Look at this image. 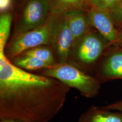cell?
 <instances>
[{
    "label": "cell",
    "instance_id": "1",
    "mask_svg": "<svg viewBox=\"0 0 122 122\" xmlns=\"http://www.w3.org/2000/svg\"><path fill=\"white\" fill-rule=\"evenodd\" d=\"M70 89L57 79L18 67L0 49V118L49 122L63 107Z\"/></svg>",
    "mask_w": 122,
    "mask_h": 122
},
{
    "label": "cell",
    "instance_id": "2",
    "mask_svg": "<svg viewBox=\"0 0 122 122\" xmlns=\"http://www.w3.org/2000/svg\"><path fill=\"white\" fill-rule=\"evenodd\" d=\"M42 75L57 79L70 88L77 90L81 95L87 98H94L99 94L100 81L96 77L85 73L68 61L50 66L42 70Z\"/></svg>",
    "mask_w": 122,
    "mask_h": 122
},
{
    "label": "cell",
    "instance_id": "3",
    "mask_svg": "<svg viewBox=\"0 0 122 122\" xmlns=\"http://www.w3.org/2000/svg\"><path fill=\"white\" fill-rule=\"evenodd\" d=\"M47 25L50 31L51 46L58 58L57 62L68 61L73 52L74 40L65 16L53 13Z\"/></svg>",
    "mask_w": 122,
    "mask_h": 122
},
{
    "label": "cell",
    "instance_id": "4",
    "mask_svg": "<svg viewBox=\"0 0 122 122\" xmlns=\"http://www.w3.org/2000/svg\"><path fill=\"white\" fill-rule=\"evenodd\" d=\"M40 45L51 46L50 31L47 24L33 30L16 33L5 46V54L11 61L26 50Z\"/></svg>",
    "mask_w": 122,
    "mask_h": 122
},
{
    "label": "cell",
    "instance_id": "5",
    "mask_svg": "<svg viewBox=\"0 0 122 122\" xmlns=\"http://www.w3.org/2000/svg\"><path fill=\"white\" fill-rule=\"evenodd\" d=\"M51 6L49 0H25L16 27V33L39 28L47 20Z\"/></svg>",
    "mask_w": 122,
    "mask_h": 122
},
{
    "label": "cell",
    "instance_id": "6",
    "mask_svg": "<svg viewBox=\"0 0 122 122\" xmlns=\"http://www.w3.org/2000/svg\"><path fill=\"white\" fill-rule=\"evenodd\" d=\"M104 48V44L98 36L88 34L75 48L76 61L73 64L81 67L94 65L101 56Z\"/></svg>",
    "mask_w": 122,
    "mask_h": 122
},
{
    "label": "cell",
    "instance_id": "7",
    "mask_svg": "<svg viewBox=\"0 0 122 122\" xmlns=\"http://www.w3.org/2000/svg\"><path fill=\"white\" fill-rule=\"evenodd\" d=\"M90 24L110 43L118 41V34L108 11L93 7L88 14Z\"/></svg>",
    "mask_w": 122,
    "mask_h": 122
},
{
    "label": "cell",
    "instance_id": "8",
    "mask_svg": "<svg viewBox=\"0 0 122 122\" xmlns=\"http://www.w3.org/2000/svg\"><path fill=\"white\" fill-rule=\"evenodd\" d=\"M100 81L122 79V50H116L107 57L97 70Z\"/></svg>",
    "mask_w": 122,
    "mask_h": 122
},
{
    "label": "cell",
    "instance_id": "9",
    "mask_svg": "<svg viewBox=\"0 0 122 122\" xmlns=\"http://www.w3.org/2000/svg\"><path fill=\"white\" fill-rule=\"evenodd\" d=\"M63 14L73 37V52L79 42L87 35L88 24L90 23L88 16L86 17L81 10H71Z\"/></svg>",
    "mask_w": 122,
    "mask_h": 122
},
{
    "label": "cell",
    "instance_id": "10",
    "mask_svg": "<svg viewBox=\"0 0 122 122\" xmlns=\"http://www.w3.org/2000/svg\"><path fill=\"white\" fill-rule=\"evenodd\" d=\"M78 122H122V113L92 106L80 116Z\"/></svg>",
    "mask_w": 122,
    "mask_h": 122
},
{
    "label": "cell",
    "instance_id": "11",
    "mask_svg": "<svg viewBox=\"0 0 122 122\" xmlns=\"http://www.w3.org/2000/svg\"><path fill=\"white\" fill-rule=\"evenodd\" d=\"M10 61L13 65L25 71L42 70L50 66L48 63L35 57L22 54L15 57Z\"/></svg>",
    "mask_w": 122,
    "mask_h": 122
},
{
    "label": "cell",
    "instance_id": "12",
    "mask_svg": "<svg viewBox=\"0 0 122 122\" xmlns=\"http://www.w3.org/2000/svg\"><path fill=\"white\" fill-rule=\"evenodd\" d=\"M51 11L54 14H63L74 10H81L84 0H49Z\"/></svg>",
    "mask_w": 122,
    "mask_h": 122
},
{
    "label": "cell",
    "instance_id": "13",
    "mask_svg": "<svg viewBox=\"0 0 122 122\" xmlns=\"http://www.w3.org/2000/svg\"><path fill=\"white\" fill-rule=\"evenodd\" d=\"M21 54L35 57L52 66L57 63L52 49L48 45H40L24 52Z\"/></svg>",
    "mask_w": 122,
    "mask_h": 122
},
{
    "label": "cell",
    "instance_id": "14",
    "mask_svg": "<svg viewBox=\"0 0 122 122\" xmlns=\"http://www.w3.org/2000/svg\"><path fill=\"white\" fill-rule=\"evenodd\" d=\"M12 22L10 14L5 12L0 16V49H4L9 38Z\"/></svg>",
    "mask_w": 122,
    "mask_h": 122
},
{
    "label": "cell",
    "instance_id": "15",
    "mask_svg": "<svg viewBox=\"0 0 122 122\" xmlns=\"http://www.w3.org/2000/svg\"><path fill=\"white\" fill-rule=\"evenodd\" d=\"M113 23L122 27V0H120L108 10Z\"/></svg>",
    "mask_w": 122,
    "mask_h": 122
},
{
    "label": "cell",
    "instance_id": "16",
    "mask_svg": "<svg viewBox=\"0 0 122 122\" xmlns=\"http://www.w3.org/2000/svg\"><path fill=\"white\" fill-rule=\"evenodd\" d=\"M93 7L108 11L118 1V0H86Z\"/></svg>",
    "mask_w": 122,
    "mask_h": 122
},
{
    "label": "cell",
    "instance_id": "17",
    "mask_svg": "<svg viewBox=\"0 0 122 122\" xmlns=\"http://www.w3.org/2000/svg\"><path fill=\"white\" fill-rule=\"evenodd\" d=\"M104 108L109 110H117L119 112L122 113V100L115 102L111 104L103 106Z\"/></svg>",
    "mask_w": 122,
    "mask_h": 122
},
{
    "label": "cell",
    "instance_id": "18",
    "mask_svg": "<svg viewBox=\"0 0 122 122\" xmlns=\"http://www.w3.org/2000/svg\"><path fill=\"white\" fill-rule=\"evenodd\" d=\"M12 0H0V11H5L8 10L11 4Z\"/></svg>",
    "mask_w": 122,
    "mask_h": 122
},
{
    "label": "cell",
    "instance_id": "19",
    "mask_svg": "<svg viewBox=\"0 0 122 122\" xmlns=\"http://www.w3.org/2000/svg\"><path fill=\"white\" fill-rule=\"evenodd\" d=\"M0 122H24L20 120L11 118H0Z\"/></svg>",
    "mask_w": 122,
    "mask_h": 122
},
{
    "label": "cell",
    "instance_id": "20",
    "mask_svg": "<svg viewBox=\"0 0 122 122\" xmlns=\"http://www.w3.org/2000/svg\"><path fill=\"white\" fill-rule=\"evenodd\" d=\"M118 40L119 41V42H120V44L122 45V35H118Z\"/></svg>",
    "mask_w": 122,
    "mask_h": 122
},
{
    "label": "cell",
    "instance_id": "21",
    "mask_svg": "<svg viewBox=\"0 0 122 122\" xmlns=\"http://www.w3.org/2000/svg\"><path fill=\"white\" fill-rule=\"evenodd\" d=\"M119 0H118V1H119Z\"/></svg>",
    "mask_w": 122,
    "mask_h": 122
}]
</instances>
